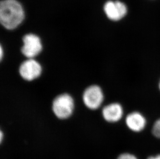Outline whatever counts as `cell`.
Wrapping results in <instances>:
<instances>
[{
	"mask_svg": "<svg viewBox=\"0 0 160 159\" xmlns=\"http://www.w3.org/2000/svg\"><path fill=\"white\" fill-rule=\"evenodd\" d=\"M24 9L17 0H2L0 3V22L8 30L17 28L24 20Z\"/></svg>",
	"mask_w": 160,
	"mask_h": 159,
	"instance_id": "obj_1",
	"label": "cell"
},
{
	"mask_svg": "<svg viewBox=\"0 0 160 159\" xmlns=\"http://www.w3.org/2000/svg\"><path fill=\"white\" fill-rule=\"evenodd\" d=\"M74 108L73 99L67 94L59 95L53 100L52 110L54 114L59 118L64 119L70 117Z\"/></svg>",
	"mask_w": 160,
	"mask_h": 159,
	"instance_id": "obj_2",
	"label": "cell"
},
{
	"mask_svg": "<svg viewBox=\"0 0 160 159\" xmlns=\"http://www.w3.org/2000/svg\"><path fill=\"white\" fill-rule=\"evenodd\" d=\"M23 45L21 52L25 56L33 59L41 53L42 44L38 36L33 34H28L23 37Z\"/></svg>",
	"mask_w": 160,
	"mask_h": 159,
	"instance_id": "obj_3",
	"label": "cell"
},
{
	"mask_svg": "<svg viewBox=\"0 0 160 159\" xmlns=\"http://www.w3.org/2000/svg\"><path fill=\"white\" fill-rule=\"evenodd\" d=\"M103 99V92L98 86H91L83 93V102L87 108L91 110L98 108L101 105Z\"/></svg>",
	"mask_w": 160,
	"mask_h": 159,
	"instance_id": "obj_4",
	"label": "cell"
},
{
	"mask_svg": "<svg viewBox=\"0 0 160 159\" xmlns=\"http://www.w3.org/2000/svg\"><path fill=\"white\" fill-rule=\"evenodd\" d=\"M104 11L107 18L112 21H119L127 15V7L119 1H108L105 3Z\"/></svg>",
	"mask_w": 160,
	"mask_h": 159,
	"instance_id": "obj_5",
	"label": "cell"
},
{
	"mask_svg": "<svg viewBox=\"0 0 160 159\" xmlns=\"http://www.w3.org/2000/svg\"><path fill=\"white\" fill-rule=\"evenodd\" d=\"M42 67L38 62L29 59L23 62L20 66L19 73L23 79L32 81L39 77L42 73Z\"/></svg>",
	"mask_w": 160,
	"mask_h": 159,
	"instance_id": "obj_6",
	"label": "cell"
},
{
	"mask_svg": "<svg viewBox=\"0 0 160 159\" xmlns=\"http://www.w3.org/2000/svg\"><path fill=\"white\" fill-rule=\"evenodd\" d=\"M125 123L128 129L133 132H139L145 129L146 120L142 114L135 112L127 116Z\"/></svg>",
	"mask_w": 160,
	"mask_h": 159,
	"instance_id": "obj_7",
	"label": "cell"
},
{
	"mask_svg": "<svg viewBox=\"0 0 160 159\" xmlns=\"http://www.w3.org/2000/svg\"><path fill=\"white\" fill-rule=\"evenodd\" d=\"M123 108L119 104H110L104 107L102 114L103 117L107 122L116 123L121 119L123 116Z\"/></svg>",
	"mask_w": 160,
	"mask_h": 159,
	"instance_id": "obj_8",
	"label": "cell"
},
{
	"mask_svg": "<svg viewBox=\"0 0 160 159\" xmlns=\"http://www.w3.org/2000/svg\"><path fill=\"white\" fill-rule=\"evenodd\" d=\"M152 133L156 137L160 139V118L154 123L152 129Z\"/></svg>",
	"mask_w": 160,
	"mask_h": 159,
	"instance_id": "obj_9",
	"label": "cell"
},
{
	"mask_svg": "<svg viewBox=\"0 0 160 159\" xmlns=\"http://www.w3.org/2000/svg\"><path fill=\"white\" fill-rule=\"evenodd\" d=\"M117 159H138L135 155L130 153H123L120 155Z\"/></svg>",
	"mask_w": 160,
	"mask_h": 159,
	"instance_id": "obj_10",
	"label": "cell"
},
{
	"mask_svg": "<svg viewBox=\"0 0 160 159\" xmlns=\"http://www.w3.org/2000/svg\"><path fill=\"white\" fill-rule=\"evenodd\" d=\"M147 159H160V154L156 155V156H149Z\"/></svg>",
	"mask_w": 160,
	"mask_h": 159,
	"instance_id": "obj_11",
	"label": "cell"
},
{
	"mask_svg": "<svg viewBox=\"0 0 160 159\" xmlns=\"http://www.w3.org/2000/svg\"><path fill=\"white\" fill-rule=\"evenodd\" d=\"M1 59H2V56H3V49L2 47H1Z\"/></svg>",
	"mask_w": 160,
	"mask_h": 159,
	"instance_id": "obj_12",
	"label": "cell"
},
{
	"mask_svg": "<svg viewBox=\"0 0 160 159\" xmlns=\"http://www.w3.org/2000/svg\"><path fill=\"white\" fill-rule=\"evenodd\" d=\"M2 140H3V132H1V142H2Z\"/></svg>",
	"mask_w": 160,
	"mask_h": 159,
	"instance_id": "obj_13",
	"label": "cell"
},
{
	"mask_svg": "<svg viewBox=\"0 0 160 159\" xmlns=\"http://www.w3.org/2000/svg\"><path fill=\"white\" fill-rule=\"evenodd\" d=\"M159 89H160V83H159Z\"/></svg>",
	"mask_w": 160,
	"mask_h": 159,
	"instance_id": "obj_14",
	"label": "cell"
}]
</instances>
